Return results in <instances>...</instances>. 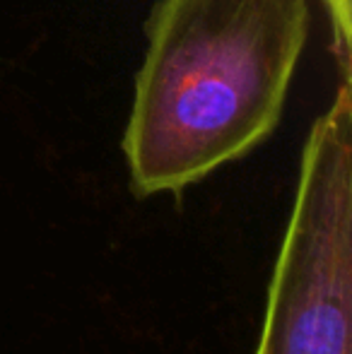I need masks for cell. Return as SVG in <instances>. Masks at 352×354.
Returning <instances> with one entry per match:
<instances>
[{"instance_id":"cell-1","label":"cell","mask_w":352,"mask_h":354,"mask_svg":"<svg viewBox=\"0 0 352 354\" xmlns=\"http://www.w3.org/2000/svg\"><path fill=\"white\" fill-rule=\"evenodd\" d=\"M309 0H157L123 133L138 198L178 196L270 138Z\"/></svg>"},{"instance_id":"cell-3","label":"cell","mask_w":352,"mask_h":354,"mask_svg":"<svg viewBox=\"0 0 352 354\" xmlns=\"http://www.w3.org/2000/svg\"><path fill=\"white\" fill-rule=\"evenodd\" d=\"M331 17L333 27L335 51L343 63V71L350 73V51H352V0H321Z\"/></svg>"},{"instance_id":"cell-2","label":"cell","mask_w":352,"mask_h":354,"mask_svg":"<svg viewBox=\"0 0 352 354\" xmlns=\"http://www.w3.org/2000/svg\"><path fill=\"white\" fill-rule=\"evenodd\" d=\"M254 354H352L350 73L302 149Z\"/></svg>"}]
</instances>
